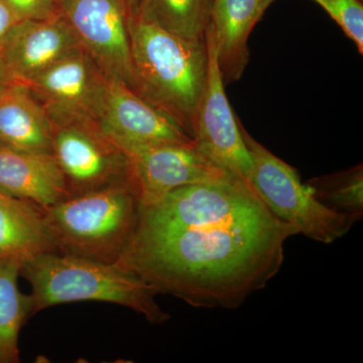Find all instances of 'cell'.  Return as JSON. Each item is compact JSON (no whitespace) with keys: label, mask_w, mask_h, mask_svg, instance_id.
<instances>
[{"label":"cell","mask_w":363,"mask_h":363,"mask_svg":"<svg viewBox=\"0 0 363 363\" xmlns=\"http://www.w3.org/2000/svg\"><path fill=\"white\" fill-rule=\"evenodd\" d=\"M212 0H140L133 16L192 40H205Z\"/></svg>","instance_id":"cell-18"},{"label":"cell","mask_w":363,"mask_h":363,"mask_svg":"<svg viewBox=\"0 0 363 363\" xmlns=\"http://www.w3.org/2000/svg\"><path fill=\"white\" fill-rule=\"evenodd\" d=\"M98 128L116 147L193 142L173 117L143 99L130 86L109 79Z\"/></svg>","instance_id":"cell-11"},{"label":"cell","mask_w":363,"mask_h":363,"mask_svg":"<svg viewBox=\"0 0 363 363\" xmlns=\"http://www.w3.org/2000/svg\"><path fill=\"white\" fill-rule=\"evenodd\" d=\"M18 21L20 20L18 16L13 13L11 6L7 4L6 0H0V52H1L9 33Z\"/></svg>","instance_id":"cell-22"},{"label":"cell","mask_w":363,"mask_h":363,"mask_svg":"<svg viewBox=\"0 0 363 363\" xmlns=\"http://www.w3.org/2000/svg\"><path fill=\"white\" fill-rule=\"evenodd\" d=\"M267 7L266 0H212L208 28L213 33L224 83L235 82L245 73L248 38Z\"/></svg>","instance_id":"cell-14"},{"label":"cell","mask_w":363,"mask_h":363,"mask_svg":"<svg viewBox=\"0 0 363 363\" xmlns=\"http://www.w3.org/2000/svg\"><path fill=\"white\" fill-rule=\"evenodd\" d=\"M117 147L128 159L142 207L159 202L176 189L230 177L204 156L194 142Z\"/></svg>","instance_id":"cell-9"},{"label":"cell","mask_w":363,"mask_h":363,"mask_svg":"<svg viewBox=\"0 0 363 363\" xmlns=\"http://www.w3.org/2000/svg\"><path fill=\"white\" fill-rule=\"evenodd\" d=\"M55 2H56L57 4H58V2L60 1V0H54Z\"/></svg>","instance_id":"cell-26"},{"label":"cell","mask_w":363,"mask_h":363,"mask_svg":"<svg viewBox=\"0 0 363 363\" xmlns=\"http://www.w3.org/2000/svg\"><path fill=\"white\" fill-rule=\"evenodd\" d=\"M18 20H45L60 13L54 0H6Z\"/></svg>","instance_id":"cell-21"},{"label":"cell","mask_w":363,"mask_h":363,"mask_svg":"<svg viewBox=\"0 0 363 363\" xmlns=\"http://www.w3.org/2000/svg\"><path fill=\"white\" fill-rule=\"evenodd\" d=\"M130 37L133 90L192 138L206 83V43L184 39L138 16L130 18Z\"/></svg>","instance_id":"cell-2"},{"label":"cell","mask_w":363,"mask_h":363,"mask_svg":"<svg viewBox=\"0 0 363 363\" xmlns=\"http://www.w3.org/2000/svg\"><path fill=\"white\" fill-rule=\"evenodd\" d=\"M57 252L42 207L0 190V259L26 262Z\"/></svg>","instance_id":"cell-15"},{"label":"cell","mask_w":363,"mask_h":363,"mask_svg":"<svg viewBox=\"0 0 363 363\" xmlns=\"http://www.w3.org/2000/svg\"><path fill=\"white\" fill-rule=\"evenodd\" d=\"M252 159V186L262 202L296 233L330 245L346 235L362 217L334 211L318 201L298 172L255 140L240 123Z\"/></svg>","instance_id":"cell-5"},{"label":"cell","mask_w":363,"mask_h":363,"mask_svg":"<svg viewBox=\"0 0 363 363\" xmlns=\"http://www.w3.org/2000/svg\"><path fill=\"white\" fill-rule=\"evenodd\" d=\"M0 190L45 208L70 196L65 177L50 152L0 143Z\"/></svg>","instance_id":"cell-13"},{"label":"cell","mask_w":363,"mask_h":363,"mask_svg":"<svg viewBox=\"0 0 363 363\" xmlns=\"http://www.w3.org/2000/svg\"><path fill=\"white\" fill-rule=\"evenodd\" d=\"M23 262L0 259V363L20 362V333L33 314L32 295L18 288Z\"/></svg>","instance_id":"cell-17"},{"label":"cell","mask_w":363,"mask_h":363,"mask_svg":"<svg viewBox=\"0 0 363 363\" xmlns=\"http://www.w3.org/2000/svg\"><path fill=\"white\" fill-rule=\"evenodd\" d=\"M58 9L81 49L106 78L133 89L130 13L125 0H60Z\"/></svg>","instance_id":"cell-8"},{"label":"cell","mask_w":363,"mask_h":363,"mask_svg":"<svg viewBox=\"0 0 363 363\" xmlns=\"http://www.w3.org/2000/svg\"><path fill=\"white\" fill-rule=\"evenodd\" d=\"M42 209L57 250L117 262L135 236L142 202L135 182L126 181L68 196Z\"/></svg>","instance_id":"cell-4"},{"label":"cell","mask_w":363,"mask_h":363,"mask_svg":"<svg viewBox=\"0 0 363 363\" xmlns=\"http://www.w3.org/2000/svg\"><path fill=\"white\" fill-rule=\"evenodd\" d=\"M274 0H266L267 6H271V4H272V2H274Z\"/></svg>","instance_id":"cell-25"},{"label":"cell","mask_w":363,"mask_h":363,"mask_svg":"<svg viewBox=\"0 0 363 363\" xmlns=\"http://www.w3.org/2000/svg\"><path fill=\"white\" fill-rule=\"evenodd\" d=\"M363 52V6L359 0H314Z\"/></svg>","instance_id":"cell-20"},{"label":"cell","mask_w":363,"mask_h":363,"mask_svg":"<svg viewBox=\"0 0 363 363\" xmlns=\"http://www.w3.org/2000/svg\"><path fill=\"white\" fill-rule=\"evenodd\" d=\"M54 125L28 86L14 82L0 93V143L52 152Z\"/></svg>","instance_id":"cell-16"},{"label":"cell","mask_w":363,"mask_h":363,"mask_svg":"<svg viewBox=\"0 0 363 363\" xmlns=\"http://www.w3.org/2000/svg\"><path fill=\"white\" fill-rule=\"evenodd\" d=\"M205 43L208 52L207 78L196 112L192 140L210 161L252 188V159L241 133L240 119L227 99L213 33L208 26Z\"/></svg>","instance_id":"cell-6"},{"label":"cell","mask_w":363,"mask_h":363,"mask_svg":"<svg viewBox=\"0 0 363 363\" xmlns=\"http://www.w3.org/2000/svg\"><path fill=\"white\" fill-rule=\"evenodd\" d=\"M21 276L32 286L33 314L52 306L96 301L130 308L150 324L169 319L157 305L156 290L118 262L45 252L23 262Z\"/></svg>","instance_id":"cell-3"},{"label":"cell","mask_w":363,"mask_h":363,"mask_svg":"<svg viewBox=\"0 0 363 363\" xmlns=\"http://www.w3.org/2000/svg\"><path fill=\"white\" fill-rule=\"evenodd\" d=\"M52 154L63 172L70 196L121 182H135L123 150L97 125L56 126L52 133Z\"/></svg>","instance_id":"cell-10"},{"label":"cell","mask_w":363,"mask_h":363,"mask_svg":"<svg viewBox=\"0 0 363 363\" xmlns=\"http://www.w3.org/2000/svg\"><path fill=\"white\" fill-rule=\"evenodd\" d=\"M318 201L340 213L363 216V167L316 177L308 181Z\"/></svg>","instance_id":"cell-19"},{"label":"cell","mask_w":363,"mask_h":363,"mask_svg":"<svg viewBox=\"0 0 363 363\" xmlns=\"http://www.w3.org/2000/svg\"><path fill=\"white\" fill-rule=\"evenodd\" d=\"M13 83H14L13 78L11 77L9 71L6 70V66H4V62L0 59V93L6 90Z\"/></svg>","instance_id":"cell-23"},{"label":"cell","mask_w":363,"mask_h":363,"mask_svg":"<svg viewBox=\"0 0 363 363\" xmlns=\"http://www.w3.org/2000/svg\"><path fill=\"white\" fill-rule=\"evenodd\" d=\"M125 2L128 4V11H130V18H133L136 13V11H138L140 0H125Z\"/></svg>","instance_id":"cell-24"},{"label":"cell","mask_w":363,"mask_h":363,"mask_svg":"<svg viewBox=\"0 0 363 363\" xmlns=\"http://www.w3.org/2000/svg\"><path fill=\"white\" fill-rule=\"evenodd\" d=\"M108 79L82 49L57 62L28 86L54 128L97 125L104 112Z\"/></svg>","instance_id":"cell-7"},{"label":"cell","mask_w":363,"mask_h":363,"mask_svg":"<svg viewBox=\"0 0 363 363\" xmlns=\"http://www.w3.org/2000/svg\"><path fill=\"white\" fill-rule=\"evenodd\" d=\"M79 50L73 30L59 13L45 20L18 21L4 43L0 59L14 82L26 85Z\"/></svg>","instance_id":"cell-12"},{"label":"cell","mask_w":363,"mask_h":363,"mask_svg":"<svg viewBox=\"0 0 363 363\" xmlns=\"http://www.w3.org/2000/svg\"><path fill=\"white\" fill-rule=\"evenodd\" d=\"M293 235L291 224L230 176L142 207L118 262L157 294L196 308L236 309L279 274Z\"/></svg>","instance_id":"cell-1"}]
</instances>
